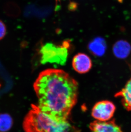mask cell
I'll use <instances>...</instances> for the list:
<instances>
[{
  "label": "cell",
  "mask_w": 131,
  "mask_h": 132,
  "mask_svg": "<svg viewBox=\"0 0 131 132\" xmlns=\"http://www.w3.org/2000/svg\"><path fill=\"white\" fill-rule=\"evenodd\" d=\"M115 96L120 97L124 108L128 111H131V78L124 88L117 92Z\"/></svg>",
  "instance_id": "7"
},
{
  "label": "cell",
  "mask_w": 131,
  "mask_h": 132,
  "mask_svg": "<svg viewBox=\"0 0 131 132\" xmlns=\"http://www.w3.org/2000/svg\"><path fill=\"white\" fill-rule=\"evenodd\" d=\"M116 107L111 101L104 100L95 103L92 110V116L96 121H106L114 116Z\"/></svg>",
  "instance_id": "4"
},
{
  "label": "cell",
  "mask_w": 131,
  "mask_h": 132,
  "mask_svg": "<svg viewBox=\"0 0 131 132\" xmlns=\"http://www.w3.org/2000/svg\"><path fill=\"white\" fill-rule=\"evenodd\" d=\"M23 128L25 132H80L68 120L55 119L35 104L32 105L31 110L25 116Z\"/></svg>",
  "instance_id": "2"
},
{
  "label": "cell",
  "mask_w": 131,
  "mask_h": 132,
  "mask_svg": "<svg viewBox=\"0 0 131 132\" xmlns=\"http://www.w3.org/2000/svg\"><path fill=\"white\" fill-rule=\"evenodd\" d=\"M91 132H124L113 119L106 121H95L89 125Z\"/></svg>",
  "instance_id": "6"
},
{
  "label": "cell",
  "mask_w": 131,
  "mask_h": 132,
  "mask_svg": "<svg viewBox=\"0 0 131 132\" xmlns=\"http://www.w3.org/2000/svg\"><path fill=\"white\" fill-rule=\"evenodd\" d=\"M42 64L47 63L63 65L67 61L68 55L66 45H57L52 43H47L41 47L40 51Z\"/></svg>",
  "instance_id": "3"
},
{
  "label": "cell",
  "mask_w": 131,
  "mask_h": 132,
  "mask_svg": "<svg viewBox=\"0 0 131 132\" xmlns=\"http://www.w3.org/2000/svg\"><path fill=\"white\" fill-rule=\"evenodd\" d=\"M89 48L93 54L101 56L104 54L106 50V43L103 38H96L90 43Z\"/></svg>",
  "instance_id": "9"
},
{
  "label": "cell",
  "mask_w": 131,
  "mask_h": 132,
  "mask_svg": "<svg viewBox=\"0 0 131 132\" xmlns=\"http://www.w3.org/2000/svg\"><path fill=\"white\" fill-rule=\"evenodd\" d=\"M1 87V84H0V88Z\"/></svg>",
  "instance_id": "12"
},
{
  "label": "cell",
  "mask_w": 131,
  "mask_h": 132,
  "mask_svg": "<svg viewBox=\"0 0 131 132\" xmlns=\"http://www.w3.org/2000/svg\"><path fill=\"white\" fill-rule=\"evenodd\" d=\"M33 88L42 112L57 120H68L78 98L76 80L63 70L47 69L40 73Z\"/></svg>",
  "instance_id": "1"
},
{
  "label": "cell",
  "mask_w": 131,
  "mask_h": 132,
  "mask_svg": "<svg viewBox=\"0 0 131 132\" xmlns=\"http://www.w3.org/2000/svg\"><path fill=\"white\" fill-rule=\"evenodd\" d=\"M6 33V27L5 24L2 21L0 20V40L5 36Z\"/></svg>",
  "instance_id": "11"
},
{
  "label": "cell",
  "mask_w": 131,
  "mask_h": 132,
  "mask_svg": "<svg viewBox=\"0 0 131 132\" xmlns=\"http://www.w3.org/2000/svg\"><path fill=\"white\" fill-rule=\"evenodd\" d=\"M72 65L74 69L77 72L85 73L90 71L92 63L88 55L83 53H79L73 57Z\"/></svg>",
  "instance_id": "5"
},
{
  "label": "cell",
  "mask_w": 131,
  "mask_h": 132,
  "mask_svg": "<svg viewBox=\"0 0 131 132\" xmlns=\"http://www.w3.org/2000/svg\"><path fill=\"white\" fill-rule=\"evenodd\" d=\"M131 47L127 42L120 40L117 42L113 46V51L117 57L124 59L130 54Z\"/></svg>",
  "instance_id": "8"
},
{
  "label": "cell",
  "mask_w": 131,
  "mask_h": 132,
  "mask_svg": "<svg viewBox=\"0 0 131 132\" xmlns=\"http://www.w3.org/2000/svg\"><path fill=\"white\" fill-rule=\"evenodd\" d=\"M58 1H60V0H58Z\"/></svg>",
  "instance_id": "13"
},
{
  "label": "cell",
  "mask_w": 131,
  "mask_h": 132,
  "mask_svg": "<svg viewBox=\"0 0 131 132\" xmlns=\"http://www.w3.org/2000/svg\"><path fill=\"white\" fill-rule=\"evenodd\" d=\"M13 120L7 113H0V132H7L11 129Z\"/></svg>",
  "instance_id": "10"
}]
</instances>
